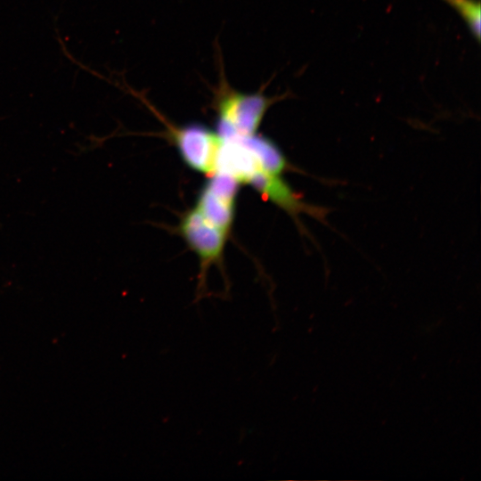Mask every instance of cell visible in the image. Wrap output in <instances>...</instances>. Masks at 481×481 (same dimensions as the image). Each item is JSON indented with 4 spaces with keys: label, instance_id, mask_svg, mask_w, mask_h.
Listing matches in <instances>:
<instances>
[{
    "label": "cell",
    "instance_id": "6da1fadb",
    "mask_svg": "<svg viewBox=\"0 0 481 481\" xmlns=\"http://www.w3.org/2000/svg\"><path fill=\"white\" fill-rule=\"evenodd\" d=\"M285 95L267 97L261 93L244 94L221 79L215 90L213 102L216 112V132L223 137L256 135L267 110Z\"/></svg>",
    "mask_w": 481,
    "mask_h": 481
},
{
    "label": "cell",
    "instance_id": "7a4b0ae2",
    "mask_svg": "<svg viewBox=\"0 0 481 481\" xmlns=\"http://www.w3.org/2000/svg\"><path fill=\"white\" fill-rule=\"evenodd\" d=\"M160 119L163 120L161 118ZM164 122L168 138L176 147L184 163L195 171L208 176L213 175L216 172L222 136L203 125L174 126L168 121Z\"/></svg>",
    "mask_w": 481,
    "mask_h": 481
},
{
    "label": "cell",
    "instance_id": "3957f363",
    "mask_svg": "<svg viewBox=\"0 0 481 481\" xmlns=\"http://www.w3.org/2000/svg\"><path fill=\"white\" fill-rule=\"evenodd\" d=\"M179 232L189 248L197 255L202 269L221 260L230 234L210 221L195 206L183 214Z\"/></svg>",
    "mask_w": 481,
    "mask_h": 481
},
{
    "label": "cell",
    "instance_id": "277c9868",
    "mask_svg": "<svg viewBox=\"0 0 481 481\" xmlns=\"http://www.w3.org/2000/svg\"><path fill=\"white\" fill-rule=\"evenodd\" d=\"M239 186L233 177L216 172L208 176L194 206L217 226L231 232Z\"/></svg>",
    "mask_w": 481,
    "mask_h": 481
},
{
    "label": "cell",
    "instance_id": "5b68a950",
    "mask_svg": "<svg viewBox=\"0 0 481 481\" xmlns=\"http://www.w3.org/2000/svg\"><path fill=\"white\" fill-rule=\"evenodd\" d=\"M455 9L468 25L475 39L480 41L481 10L479 0H444Z\"/></svg>",
    "mask_w": 481,
    "mask_h": 481
}]
</instances>
